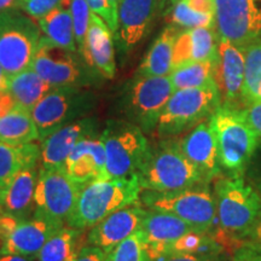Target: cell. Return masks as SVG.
<instances>
[{"label":"cell","mask_w":261,"mask_h":261,"mask_svg":"<svg viewBox=\"0 0 261 261\" xmlns=\"http://www.w3.org/2000/svg\"><path fill=\"white\" fill-rule=\"evenodd\" d=\"M142 190L137 174L91 181L81 188L67 225L83 231L93 227L114 212L138 201Z\"/></svg>","instance_id":"cell-1"},{"label":"cell","mask_w":261,"mask_h":261,"mask_svg":"<svg viewBox=\"0 0 261 261\" xmlns=\"http://www.w3.org/2000/svg\"><path fill=\"white\" fill-rule=\"evenodd\" d=\"M144 190L167 192L207 185L203 175L180 151L177 142H163L150 150L138 173Z\"/></svg>","instance_id":"cell-2"},{"label":"cell","mask_w":261,"mask_h":261,"mask_svg":"<svg viewBox=\"0 0 261 261\" xmlns=\"http://www.w3.org/2000/svg\"><path fill=\"white\" fill-rule=\"evenodd\" d=\"M210 123L217 139L220 166L232 177H242L259 144V137L244 121L241 109L223 104L210 117Z\"/></svg>","instance_id":"cell-3"},{"label":"cell","mask_w":261,"mask_h":261,"mask_svg":"<svg viewBox=\"0 0 261 261\" xmlns=\"http://www.w3.org/2000/svg\"><path fill=\"white\" fill-rule=\"evenodd\" d=\"M31 68L52 87H94L104 80L80 52L58 46L46 37L39 41Z\"/></svg>","instance_id":"cell-4"},{"label":"cell","mask_w":261,"mask_h":261,"mask_svg":"<svg viewBox=\"0 0 261 261\" xmlns=\"http://www.w3.org/2000/svg\"><path fill=\"white\" fill-rule=\"evenodd\" d=\"M174 91L169 76L137 74L123 86L119 99L120 110L127 121L144 133H151Z\"/></svg>","instance_id":"cell-5"},{"label":"cell","mask_w":261,"mask_h":261,"mask_svg":"<svg viewBox=\"0 0 261 261\" xmlns=\"http://www.w3.org/2000/svg\"><path fill=\"white\" fill-rule=\"evenodd\" d=\"M215 201L220 228L241 246L261 212V196L242 177L221 178L215 182Z\"/></svg>","instance_id":"cell-6"},{"label":"cell","mask_w":261,"mask_h":261,"mask_svg":"<svg viewBox=\"0 0 261 261\" xmlns=\"http://www.w3.org/2000/svg\"><path fill=\"white\" fill-rule=\"evenodd\" d=\"M221 106L215 83L196 89L175 90L160 116L158 135L162 138L174 137L210 119Z\"/></svg>","instance_id":"cell-7"},{"label":"cell","mask_w":261,"mask_h":261,"mask_svg":"<svg viewBox=\"0 0 261 261\" xmlns=\"http://www.w3.org/2000/svg\"><path fill=\"white\" fill-rule=\"evenodd\" d=\"M145 133L127 120H110L100 138L107 156L108 178L138 175L150 154Z\"/></svg>","instance_id":"cell-8"},{"label":"cell","mask_w":261,"mask_h":261,"mask_svg":"<svg viewBox=\"0 0 261 261\" xmlns=\"http://www.w3.org/2000/svg\"><path fill=\"white\" fill-rule=\"evenodd\" d=\"M96 104L97 94L90 87H52L31 112L39 130V142L61 127L86 117Z\"/></svg>","instance_id":"cell-9"},{"label":"cell","mask_w":261,"mask_h":261,"mask_svg":"<svg viewBox=\"0 0 261 261\" xmlns=\"http://www.w3.org/2000/svg\"><path fill=\"white\" fill-rule=\"evenodd\" d=\"M140 196L142 203L150 210L174 214L195 230L212 232L215 225L217 201L205 185L167 192L146 190Z\"/></svg>","instance_id":"cell-10"},{"label":"cell","mask_w":261,"mask_h":261,"mask_svg":"<svg viewBox=\"0 0 261 261\" xmlns=\"http://www.w3.org/2000/svg\"><path fill=\"white\" fill-rule=\"evenodd\" d=\"M41 29L22 10L0 14V65L9 76L31 68Z\"/></svg>","instance_id":"cell-11"},{"label":"cell","mask_w":261,"mask_h":261,"mask_svg":"<svg viewBox=\"0 0 261 261\" xmlns=\"http://www.w3.org/2000/svg\"><path fill=\"white\" fill-rule=\"evenodd\" d=\"M83 185L75 182L63 168H40L34 195V217L60 225L67 223Z\"/></svg>","instance_id":"cell-12"},{"label":"cell","mask_w":261,"mask_h":261,"mask_svg":"<svg viewBox=\"0 0 261 261\" xmlns=\"http://www.w3.org/2000/svg\"><path fill=\"white\" fill-rule=\"evenodd\" d=\"M218 37L240 47L261 35V0H214Z\"/></svg>","instance_id":"cell-13"},{"label":"cell","mask_w":261,"mask_h":261,"mask_svg":"<svg viewBox=\"0 0 261 261\" xmlns=\"http://www.w3.org/2000/svg\"><path fill=\"white\" fill-rule=\"evenodd\" d=\"M160 8L161 0H120L115 39L121 54H129L148 35Z\"/></svg>","instance_id":"cell-14"},{"label":"cell","mask_w":261,"mask_h":261,"mask_svg":"<svg viewBox=\"0 0 261 261\" xmlns=\"http://www.w3.org/2000/svg\"><path fill=\"white\" fill-rule=\"evenodd\" d=\"M244 50V47L219 38L214 80L219 90L221 104L234 109H241V104L243 103L242 92L246 68Z\"/></svg>","instance_id":"cell-15"},{"label":"cell","mask_w":261,"mask_h":261,"mask_svg":"<svg viewBox=\"0 0 261 261\" xmlns=\"http://www.w3.org/2000/svg\"><path fill=\"white\" fill-rule=\"evenodd\" d=\"M195 228L174 214L155 210L146 211L139 231L144 238L149 261L167 259L171 244Z\"/></svg>","instance_id":"cell-16"},{"label":"cell","mask_w":261,"mask_h":261,"mask_svg":"<svg viewBox=\"0 0 261 261\" xmlns=\"http://www.w3.org/2000/svg\"><path fill=\"white\" fill-rule=\"evenodd\" d=\"M98 121L86 116L68 123L40 142V168H63L68 156L81 140L97 136Z\"/></svg>","instance_id":"cell-17"},{"label":"cell","mask_w":261,"mask_h":261,"mask_svg":"<svg viewBox=\"0 0 261 261\" xmlns=\"http://www.w3.org/2000/svg\"><path fill=\"white\" fill-rule=\"evenodd\" d=\"M145 212L138 201L114 212L91 227L87 234V244L100 248L108 254L117 244L139 231Z\"/></svg>","instance_id":"cell-18"},{"label":"cell","mask_w":261,"mask_h":261,"mask_svg":"<svg viewBox=\"0 0 261 261\" xmlns=\"http://www.w3.org/2000/svg\"><path fill=\"white\" fill-rule=\"evenodd\" d=\"M63 225L52 223L44 218H18L11 230L0 238V252L38 257L51 234Z\"/></svg>","instance_id":"cell-19"},{"label":"cell","mask_w":261,"mask_h":261,"mask_svg":"<svg viewBox=\"0 0 261 261\" xmlns=\"http://www.w3.org/2000/svg\"><path fill=\"white\" fill-rule=\"evenodd\" d=\"M177 144L185 158L201 172L207 184L220 174L219 151L210 120L198 123Z\"/></svg>","instance_id":"cell-20"},{"label":"cell","mask_w":261,"mask_h":261,"mask_svg":"<svg viewBox=\"0 0 261 261\" xmlns=\"http://www.w3.org/2000/svg\"><path fill=\"white\" fill-rule=\"evenodd\" d=\"M64 171L83 187L108 178L106 149L100 136L87 137L77 143L64 163Z\"/></svg>","instance_id":"cell-21"},{"label":"cell","mask_w":261,"mask_h":261,"mask_svg":"<svg viewBox=\"0 0 261 261\" xmlns=\"http://www.w3.org/2000/svg\"><path fill=\"white\" fill-rule=\"evenodd\" d=\"M113 37L114 33L107 22L96 12H91L83 57L104 79H114L116 74L115 47H114Z\"/></svg>","instance_id":"cell-22"},{"label":"cell","mask_w":261,"mask_h":261,"mask_svg":"<svg viewBox=\"0 0 261 261\" xmlns=\"http://www.w3.org/2000/svg\"><path fill=\"white\" fill-rule=\"evenodd\" d=\"M214 29L197 27L179 32L173 48V68L188 62H218L219 37Z\"/></svg>","instance_id":"cell-23"},{"label":"cell","mask_w":261,"mask_h":261,"mask_svg":"<svg viewBox=\"0 0 261 261\" xmlns=\"http://www.w3.org/2000/svg\"><path fill=\"white\" fill-rule=\"evenodd\" d=\"M38 177L37 165L25 166L21 169L5 191L0 203V211L21 219H27L32 212L34 213V195Z\"/></svg>","instance_id":"cell-24"},{"label":"cell","mask_w":261,"mask_h":261,"mask_svg":"<svg viewBox=\"0 0 261 261\" xmlns=\"http://www.w3.org/2000/svg\"><path fill=\"white\" fill-rule=\"evenodd\" d=\"M39 160L40 145L34 143L14 145L0 142V203L18 172L25 166L38 165Z\"/></svg>","instance_id":"cell-25"},{"label":"cell","mask_w":261,"mask_h":261,"mask_svg":"<svg viewBox=\"0 0 261 261\" xmlns=\"http://www.w3.org/2000/svg\"><path fill=\"white\" fill-rule=\"evenodd\" d=\"M179 27L169 24L156 38L137 74L146 76H168L173 70V48L179 34Z\"/></svg>","instance_id":"cell-26"},{"label":"cell","mask_w":261,"mask_h":261,"mask_svg":"<svg viewBox=\"0 0 261 261\" xmlns=\"http://www.w3.org/2000/svg\"><path fill=\"white\" fill-rule=\"evenodd\" d=\"M52 86L33 68L11 75L9 79V92L22 109L32 112L33 108L50 92Z\"/></svg>","instance_id":"cell-27"},{"label":"cell","mask_w":261,"mask_h":261,"mask_svg":"<svg viewBox=\"0 0 261 261\" xmlns=\"http://www.w3.org/2000/svg\"><path fill=\"white\" fill-rule=\"evenodd\" d=\"M38 25L45 37L57 44L58 46L69 51H77L69 0H65L58 8L52 10L44 17L39 18Z\"/></svg>","instance_id":"cell-28"},{"label":"cell","mask_w":261,"mask_h":261,"mask_svg":"<svg viewBox=\"0 0 261 261\" xmlns=\"http://www.w3.org/2000/svg\"><path fill=\"white\" fill-rule=\"evenodd\" d=\"M39 140V130L31 112L17 107L0 116V142L21 145Z\"/></svg>","instance_id":"cell-29"},{"label":"cell","mask_w":261,"mask_h":261,"mask_svg":"<svg viewBox=\"0 0 261 261\" xmlns=\"http://www.w3.org/2000/svg\"><path fill=\"white\" fill-rule=\"evenodd\" d=\"M81 232L70 226H62L51 234L38 256V261H75L84 246Z\"/></svg>","instance_id":"cell-30"},{"label":"cell","mask_w":261,"mask_h":261,"mask_svg":"<svg viewBox=\"0 0 261 261\" xmlns=\"http://www.w3.org/2000/svg\"><path fill=\"white\" fill-rule=\"evenodd\" d=\"M217 62H188L173 68L168 75L174 90L196 89L215 83Z\"/></svg>","instance_id":"cell-31"},{"label":"cell","mask_w":261,"mask_h":261,"mask_svg":"<svg viewBox=\"0 0 261 261\" xmlns=\"http://www.w3.org/2000/svg\"><path fill=\"white\" fill-rule=\"evenodd\" d=\"M246 68H244L243 103L247 106L261 102V41L250 44L244 50Z\"/></svg>","instance_id":"cell-32"},{"label":"cell","mask_w":261,"mask_h":261,"mask_svg":"<svg viewBox=\"0 0 261 261\" xmlns=\"http://www.w3.org/2000/svg\"><path fill=\"white\" fill-rule=\"evenodd\" d=\"M172 24L179 28L191 29L197 27L215 28V16L208 14H200L192 10L187 4L185 0H179L174 5H172L171 12Z\"/></svg>","instance_id":"cell-33"},{"label":"cell","mask_w":261,"mask_h":261,"mask_svg":"<svg viewBox=\"0 0 261 261\" xmlns=\"http://www.w3.org/2000/svg\"><path fill=\"white\" fill-rule=\"evenodd\" d=\"M106 261H149L142 232L137 231L113 248L107 254Z\"/></svg>","instance_id":"cell-34"},{"label":"cell","mask_w":261,"mask_h":261,"mask_svg":"<svg viewBox=\"0 0 261 261\" xmlns=\"http://www.w3.org/2000/svg\"><path fill=\"white\" fill-rule=\"evenodd\" d=\"M71 18H73L75 40H76L77 51L83 56V51L86 44L87 32H89L90 17H91V6L87 0H69Z\"/></svg>","instance_id":"cell-35"},{"label":"cell","mask_w":261,"mask_h":261,"mask_svg":"<svg viewBox=\"0 0 261 261\" xmlns=\"http://www.w3.org/2000/svg\"><path fill=\"white\" fill-rule=\"evenodd\" d=\"M65 0H22L21 10L33 19L44 17L52 10L63 4Z\"/></svg>","instance_id":"cell-36"},{"label":"cell","mask_w":261,"mask_h":261,"mask_svg":"<svg viewBox=\"0 0 261 261\" xmlns=\"http://www.w3.org/2000/svg\"><path fill=\"white\" fill-rule=\"evenodd\" d=\"M87 3L90 4L92 11L107 22L115 37L117 32V14L113 10L109 0H87Z\"/></svg>","instance_id":"cell-37"},{"label":"cell","mask_w":261,"mask_h":261,"mask_svg":"<svg viewBox=\"0 0 261 261\" xmlns=\"http://www.w3.org/2000/svg\"><path fill=\"white\" fill-rule=\"evenodd\" d=\"M244 121L254 130V133L261 138V102L253 103L241 110Z\"/></svg>","instance_id":"cell-38"},{"label":"cell","mask_w":261,"mask_h":261,"mask_svg":"<svg viewBox=\"0 0 261 261\" xmlns=\"http://www.w3.org/2000/svg\"><path fill=\"white\" fill-rule=\"evenodd\" d=\"M228 261H261V248L243 244L231 253Z\"/></svg>","instance_id":"cell-39"},{"label":"cell","mask_w":261,"mask_h":261,"mask_svg":"<svg viewBox=\"0 0 261 261\" xmlns=\"http://www.w3.org/2000/svg\"><path fill=\"white\" fill-rule=\"evenodd\" d=\"M106 256L107 254L100 248L87 244L81 248L75 261H106Z\"/></svg>","instance_id":"cell-40"},{"label":"cell","mask_w":261,"mask_h":261,"mask_svg":"<svg viewBox=\"0 0 261 261\" xmlns=\"http://www.w3.org/2000/svg\"><path fill=\"white\" fill-rule=\"evenodd\" d=\"M224 254V253H221ZM221 254L217 253H196V254H179L172 255L163 261H214Z\"/></svg>","instance_id":"cell-41"},{"label":"cell","mask_w":261,"mask_h":261,"mask_svg":"<svg viewBox=\"0 0 261 261\" xmlns=\"http://www.w3.org/2000/svg\"><path fill=\"white\" fill-rule=\"evenodd\" d=\"M243 244H250V246L261 248V212L255 223L252 225V227L248 230L246 236H244Z\"/></svg>","instance_id":"cell-42"},{"label":"cell","mask_w":261,"mask_h":261,"mask_svg":"<svg viewBox=\"0 0 261 261\" xmlns=\"http://www.w3.org/2000/svg\"><path fill=\"white\" fill-rule=\"evenodd\" d=\"M185 2H187V4L190 6L192 10L200 12V14L214 15V0H185Z\"/></svg>","instance_id":"cell-43"},{"label":"cell","mask_w":261,"mask_h":261,"mask_svg":"<svg viewBox=\"0 0 261 261\" xmlns=\"http://www.w3.org/2000/svg\"><path fill=\"white\" fill-rule=\"evenodd\" d=\"M17 103L15 102L14 97L11 96V93L9 92H4L0 94V116L5 115L17 108Z\"/></svg>","instance_id":"cell-44"},{"label":"cell","mask_w":261,"mask_h":261,"mask_svg":"<svg viewBox=\"0 0 261 261\" xmlns=\"http://www.w3.org/2000/svg\"><path fill=\"white\" fill-rule=\"evenodd\" d=\"M22 0H0V14L21 10Z\"/></svg>","instance_id":"cell-45"},{"label":"cell","mask_w":261,"mask_h":261,"mask_svg":"<svg viewBox=\"0 0 261 261\" xmlns=\"http://www.w3.org/2000/svg\"><path fill=\"white\" fill-rule=\"evenodd\" d=\"M0 261H38V257H29L18 255V254L0 252Z\"/></svg>","instance_id":"cell-46"},{"label":"cell","mask_w":261,"mask_h":261,"mask_svg":"<svg viewBox=\"0 0 261 261\" xmlns=\"http://www.w3.org/2000/svg\"><path fill=\"white\" fill-rule=\"evenodd\" d=\"M9 79L10 76L8 73L3 69V67L0 65V94L8 92L9 91Z\"/></svg>","instance_id":"cell-47"},{"label":"cell","mask_w":261,"mask_h":261,"mask_svg":"<svg viewBox=\"0 0 261 261\" xmlns=\"http://www.w3.org/2000/svg\"><path fill=\"white\" fill-rule=\"evenodd\" d=\"M119 2L120 0H109L110 5H112L113 10L116 12V14H117V6H119Z\"/></svg>","instance_id":"cell-48"},{"label":"cell","mask_w":261,"mask_h":261,"mask_svg":"<svg viewBox=\"0 0 261 261\" xmlns=\"http://www.w3.org/2000/svg\"><path fill=\"white\" fill-rule=\"evenodd\" d=\"M179 2V0H161V4H169V5H174L175 3Z\"/></svg>","instance_id":"cell-49"},{"label":"cell","mask_w":261,"mask_h":261,"mask_svg":"<svg viewBox=\"0 0 261 261\" xmlns=\"http://www.w3.org/2000/svg\"><path fill=\"white\" fill-rule=\"evenodd\" d=\"M214 261H228V260L226 259V257L224 256V254H221V255H220L219 257H218V259H215Z\"/></svg>","instance_id":"cell-50"},{"label":"cell","mask_w":261,"mask_h":261,"mask_svg":"<svg viewBox=\"0 0 261 261\" xmlns=\"http://www.w3.org/2000/svg\"><path fill=\"white\" fill-rule=\"evenodd\" d=\"M259 191H260V195H261V178H260V181H259Z\"/></svg>","instance_id":"cell-51"}]
</instances>
